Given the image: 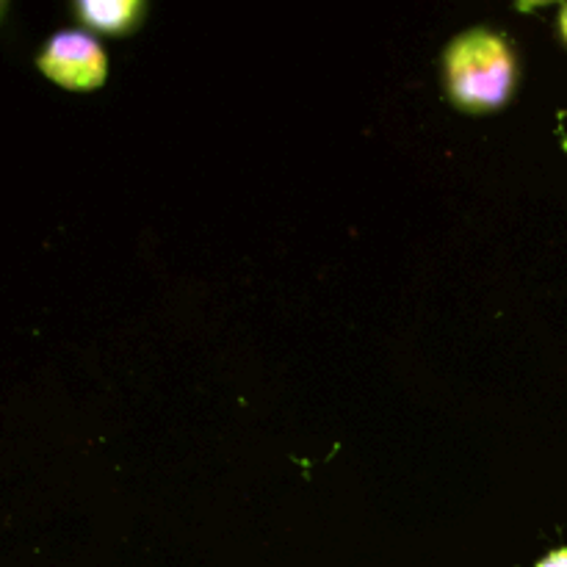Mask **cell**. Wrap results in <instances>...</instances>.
I'll return each mask as SVG.
<instances>
[{
  "label": "cell",
  "mask_w": 567,
  "mask_h": 567,
  "mask_svg": "<svg viewBox=\"0 0 567 567\" xmlns=\"http://www.w3.org/2000/svg\"><path fill=\"white\" fill-rule=\"evenodd\" d=\"M39 70L64 89L86 92L97 89L105 81L109 61L103 48L92 37L81 31H61L48 42L39 55Z\"/></svg>",
  "instance_id": "7a4b0ae2"
},
{
  "label": "cell",
  "mask_w": 567,
  "mask_h": 567,
  "mask_svg": "<svg viewBox=\"0 0 567 567\" xmlns=\"http://www.w3.org/2000/svg\"><path fill=\"white\" fill-rule=\"evenodd\" d=\"M144 6L138 0H81L75 6L78 20L103 33H125L136 25Z\"/></svg>",
  "instance_id": "3957f363"
},
{
  "label": "cell",
  "mask_w": 567,
  "mask_h": 567,
  "mask_svg": "<svg viewBox=\"0 0 567 567\" xmlns=\"http://www.w3.org/2000/svg\"><path fill=\"white\" fill-rule=\"evenodd\" d=\"M449 97L471 114L502 109L515 86V53L509 42L491 28L460 33L443 55Z\"/></svg>",
  "instance_id": "6da1fadb"
},
{
  "label": "cell",
  "mask_w": 567,
  "mask_h": 567,
  "mask_svg": "<svg viewBox=\"0 0 567 567\" xmlns=\"http://www.w3.org/2000/svg\"><path fill=\"white\" fill-rule=\"evenodd\" d=\"M537 567H567V548H559V551L548 554Z\"/></svg>",
  "instance_id": "277c9868"
},
{
  "label": "cell",
  "mask_w": 567,
  "mask_h": 567,
  "mask_svg": "<svg viewBox=\"0 0 567 567\" xmlns=\"http://www.w3.org/2000/svg\"><path fill=\"white\" fill-rule=\"evenodd\" d=\"M565 150H567V142H565Z\"/></svg>",
  "instance_id": "8992f818"
},
{
  "label": "cell",
  "mask_w": 567,
  "mask_h": 567,
  "mask_svg": "<svg viewBox=\"0 0 567 567\" xmlns=\"http://www.w3.org/2000/svg\"><path fill=\"white\" fill-rule=\"evenodd\" d=\"M559 31H563V39L567 44V3L563 6V11H559Z\"/></svg>",
  "instance_id": "5b68a950"
}]
</instances>
